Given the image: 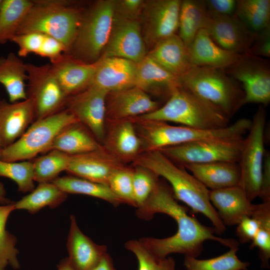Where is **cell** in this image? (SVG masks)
Masks as SVG:
<instances>
[{
  "label": "cell",
  "instance_id": "obj_32",
  "mask_svg": "<svg viewBox=\"0 0 270 270\" xmlns=\"http://www.w3.org/2000/svg\"><path fill=\"white\" fill-rule=\"evenodd\" d=\"M66 194H85L104 200L116 207L122 202L108 186L74 176L58 177L52 182Z\"/></svg>",
  "mask_w": 270,
  "mask_h": 270
},
{
  "label": "cell",
  "instance_id": "obj_13",
  "mask_svg": "<svg viewBox=\"0 0 270 270\" xmlns=\"http://www.w3.org/2000/svg\"><path fill=\"white\" fill-rule=\"evenodd\" d=\"M180 0L144 1L140 18L145 44L153 47L178 30Z\"/></svg>",
  "mask_w": 270,
  "mask_h": 270
},
{
  "label": "cell",
  "instance_id": "obj_6",
  "mask_svg": "<svg viewBox=\"0 0 270 270\" xmlns=\"http://www.w3.org/2000/svg\"><path fill=\"white\" fill-rule=\"evenodd\" d=\"M181 86L230 119L242 106L244 92L224 70L194 66L180 78Z\"/></svg>",
  "mask_w": 270,
  "mask_h": 270
},
{
  "label": "cell",
  "instance_id": "obj_23",
  "mask_svg": "<svg viewBox=\"0 0 270 270\" xmlns=\"http://www.w3.org/2000/svg\"><path fill=\"white\" fill-rule=\"evenodd\" d=\"M34 120L31 99L8 103L0 101V144L2 148L16 141Z\"/></svg>",
  "mask_w": 270,
  "mask_h": 270
},
{
  "label": "cell",
  "instance_id": "obj_51",
  "mask_svg": "<svg viewBox=\"0 0 270 270\" xmlns=\"http://www.w3.org/2000/svg\"><path fill=\"white\" fill-rule=\"evenodd\" d=\"M92 270H116L111 256L107 252Z\"/></svg>",
  "mask_w": 270,
  "mask_h": 270
},
{
  "label": "cell",
  "instance_id": "obj_22",
  "mask_svg": "<svg viewBox=\"0 0 270 270\" xmlns=\"http://www.w3.org/2000/svg\"><path fill=\"white\" fill-rule=\"evenodd\" d=\"M210 202L225 226L237 225L245 216H251L254 208L239 185L210 190Z\"/></svg>",
  "mask_w": 270,
  "mask_h": 270
},
{
  "label": "cell",
  "instance_id": "obj_35",
  "mask_svg": "<svg viewBox=\"0 0 270 270\" xmlns=\"http://www.w3.org/2000/svg\"><path fill=\"white\" fill-rule=\"evenodd\" d=\"M234 14L250 30L258 33L270 26V0H236Z\"/></svg>",
  "mask_w": 270,
  "mask_h": 270
},
{
  "label": "cell",
  "instance_id": "obj_5",
  "mask_svg": "<svg viewBox=\"0 0 270 270\" xmlns=\"http://www.w3.org/2000/svg\"><path fill=\"white\" fill-rule=\"evenodd\" d=\"M138 118L201 130L225 128L230 125V120L218 109L182 86L171 94L163 106Z\"/></svg>",
  "mask_w": 270,
  "mask_h": 270
},
{
  "label": "cell",
  "instance_id": "obj_52",
  "mask_svg": "<svg viewBox=\"0 0 270 270\" xmlns=\"http://www.w3.org/2000/svg\"><path fill=\"white\" fill-rule=\"evenodd\" d=\"M6 191L4 184L0 182V205H6L14 202L6 198Z\"/></svg>",
  "mask_w": 270,
  "mask_h": 270
},
{
  "label": "cell",
  "instance_id": "obj_31",
  "mask_svg": "<svg viewBox=\"0 0 270 270\" xmlns=\"http://www.w3.org/2000/svg\"><path fill=\"white\" fill-rule=\"evenodd\" d=\"M208 16L205 0L181 1L178 18V36L188 48L198 31L205 29Z\"/></svg>",
  "mask_w": 270,
  "mask_h": 270
},
{
  "label": "cell",
  "instance_id": "obj_41",
  "mask_svg": "<svg viewBox=\"0 0 270 270\" xmlns=\"http://www.w3.org/2000/svg\"><path fill=\"white\" fill-rule=\"evenodd\" d=\"M0 176L8 178L14 181L19 192H31L34 189L32 162H6L0 160Z\"/></svg>",
  "mask_w": 270,
  "mask_h": 270
},
{
  "label": "cell",
  "instance_id": "obj_40",
  "mask_svg": "<svg viewBox=\"0 0 270 270\" xmlns=\"http://www.w3.org/2000/svg\"><path fill=\"white\" fill-rule=\"evenodd\" d=\"M125 248L134 254L138 263V270H176V262L171 256L158 258L154 256L139 240H130L124 244Z\"/></svg>",
  "mask_w": 270,
  "mask_h": 270
},
{
  "label": "cell",
  "instance_id": "obj_25",
  "mask_svg": "<svg viewBox=\"0 0 270 270\" xmlns=\"http://www.w3.org/2000/svg\"><path fill=\"white\" fill-rule=\"evenodd\" d=\"M194 66H206L225 70L242 54L224 50L216 44L205 29L198 31L188 48Z\"/></svg>",
  "mask_w": 270,
  "mask_h": 270
},
{
  "label": "cell",
  "instance_id": "obj_24",
  "mask_svg": "<svg viewBox=\"0 0 270 270\" xmlns=\"http://www.w3.org/2000/svg\"><path fill=\"white\" fill-rule=\"evenodd\" d=\"M66 244L70 264L76 270H92L107 253L105 245L98 244L85 235L78 226L74 215L70 217Z\"/></svg>",
  "mask_w": 270,
  "mask_h": 270
},
{
  "label": "cell",
  "instance_id": "obj_26",
  "mask_svg": "<svg viewBox=\"0 0 270 270\" xmlns=\"http://www.w3.org/2000/svg\"><path fill=\"white\" fill-rule=\"evenodd\" d=\"M147 55L179 78L194 66L188 48L176 34L158 42Z\"/></svg>",
  "mask_w": 270,
  "mask_h": 270
},
{
  "label": "cell",
  "instance_id": "obj_42",
  "mask_svg": "<svg viewBox=\"0 0 270 270\" xmlns=\"http://www.w3.org/2000/svg\"><path fill=\"white\" fill-rule=\"evenodd\" d=\"M133 168L124 166L114 172L108 186L123 202L136 208L132 184Z\"/></svg>",
  "mask_w": 270,
  "mask_h": 270
},
{
  "label": "cell",
  "instance_id": "obj_29",
  "mask_svg": "<svg viewBox=\"0 0 270 270\" xmlns=\"http://www.w3.org/2000/svg\"><path fill=\"white\" fill-rule=\"evenodd\" d=\"M88 130L79 122L66 126L57 134L50 150H56L72 156L102 148V145Z\"/></svg>",
  "mask_w": 270,
  "mask_h": 270
},
{
  "label": "cell",
  "instance_id": "obj_21",
  "mask_svg": "<svg viewBox=\"0 0 270 270\" xmlns=\"http://www.w3.org/2000/svg\"><path fill=\"white\" fill-rule=\"evenodd\" d=\"M104 148L122 164L134 162L142 153V142L131 119L108 124Z\"/></svg>",
  "mask_w": 270,
  "mask_h": 270
},
{
  "label": "cell",
  "instance_id": "obj_1",
  "mask_svg": "<svg viewBox=\"0 0 270 270\" xmlns=\"http://www.w3.org/2000/svg\"><path fill=\"white\" fill-rule=\"evenodd\" d=\"M188 210L178 203L166 181L158 179L147 200L136 208V215L140 219L148 220L158 213L167 214L175 220L178 230L167 238L144 237L139 240L158 258H165L172 254L198 258L203 250L204 242L208 240L217 242L229 248L239 246L234 239L216 236L214 228L203 225L196 218L190 216Z\"/></svg>",
  "mask_w": 270,
  "mask_h": 270
},
{
  "label": "cell",
  "instance_id": "obj_14",
  "mask_svg": "<svg viewBox=\"0 0 270 270\" xmlns=\"http://www.w3.org/2000/svg\"><path fill=\"white\" fill-rule=\"evenodd\" d=\"M108 93L90 85L68 97L65 105L66 109L89 130L102 144L106 133V106Z\"/></svg>",
  "mask_w": 270,
  "mask_h": 270
},
{
  "label": "cell",
  "instance_id": "obj_4",
  "mask_svg": "<svg viewBox=\"0 0 270 270\" xmlns=\"http://www.w3.org/2000/svg\"><path fill=\"white\" fill-rule=\"evenodd\" d=\"M84 10L70 0H32L16 34L36 32L51 36L62 42L68 52Z\"/></svg>",
  "mask_w": 270,
  "mask_h": 270
},
{
  "label": "cell",
  "instance_id": "obj_9",
  "mask_svg": "<svg viewBox=\"0 0 270 270\" xmlns=\"http://www.w3.org/2000/svg\"><path fill=\"white\" fill-rule=\"evenodd\" d=\"M251 121L238 163L240 172L239 186L252 202L259 196L266 152V112L264 106L258 107Z\"/></svg>",
  "mask_w": 270,
  "mask_h": 270
},
{
  "label": "cell",
  "instance_id": "obj_36",
  "mask_svg": "<svg viewBox=\"0 0 270 270\" xmlns=\"http://www.w3.org/2000/svg\"><path fill=\"white\" fill-rule=\"evenodd\" d=\"M239 246H232L226 253L218 256L198 259L184 256V266L186 270H245L250 262L242 261L237 256Z\"/></svg>",
  "mask_w": 270,
  "mask_h": 270
},
{
  "label": "cell",
  "instance_id": "obj_55",
  "mask_svg": "<svg viewBox=\"0 0 270 270\" xmlns=\"http://www.w3.org/2000/svg\"><path fill=\"white\" fill-rule=\"evenodd\" d=\"M2 2V0H0V7H1Z\"/></svg>",
  "mask_w": 270,
  "mask_h": 270
},
{
  "label": "cell",
  "instance_id": "obj_44",
  "mask_svg": "<svg viewBox=\"0 0 270 270\" xmlns=\"http://www.w3.org/2000/svg\"><path fill=\"white\" fill-rule=\"evenodd\" d=\"M44 35L36 32L18 34L14 36L11 41L18 47V56L25 57L30 54H38L43 42Z\"/></svg>",
  "mask_w": 270,
  "mask_h": 270
},
{
  "label": "cell",
  "instance_id": "obj_56",
  "mask_svg": "<svg viewBox=\"0 0 270 270\" xmlns=\"http://www.w3.org/2000/svg\"><path fill=\"white\" fill-rule=\"evenodd\" d=\"M250 270L246 269V270Z\"/></svg>",
  "mask_w": 270,
  "mask_h": 270
},
{
  "label": "cell",
  "instance_id": "obj_53",
  "mask_svg": "<svg viewBox=\"0 0 270 270\" xmlns=\"http://www.w3.org/2000/svg\"><path fill=\"white\" fill-rule=\"evenodd\" d=\"M58 270H76L70 264L68 258L62 260L58 265Z\"/></svg>",
  "mask_w": 270,
  "mask_h": 270
},
{
  "label": "cell",
  "instance_id": "obj_8",
  "mask_svg": "<svg viewBox=\"0 0 270 270\" xmlns=\"http://www.w3.org/2000/svg\"><path fill=\"white\" fill-rule=\"evenodd\" d=\"M76 122H78L76 117L66 108L36 120L19 138L2 148L0 160L6 162L24 160L50 151L60 132Z\"/></svg>",
  "mask_w": 270,
  "mask_h": 270
},
{
  "label": "cell",
  "instance_id": "obj_37",
  "mask_svg": "<svg viewBox=\"0 0 270 270\" xmlns=\"http://www.w3.org/2000/svg\"><path fill=\"white\" fill-rule=\"evenodd\" d=\"M251 216L258 220L259 229L250 242V250L258 248L262 268H270V202L254 205Z\"/></svg>",
  "mask_w": 270,
  "mask_h": 270
},
{
  "label": "cell",
  "instance_id": "obj_57",
  "mask_svg": "<svg viewBox=\"0 0 270 270\" xmlns=\"http://www.w3.org/2000/svg\"></svg>",
  "mask_w": 270,
  "mask_h": 270
},
{
  "label": "cell",
  "instance_id": "obj_18",
  "mask_svg": "<svg viewBox=\"0 0 270 270\" xmlns=\"http://www.w3.org/2000/svg\"><path fill=\"white\" fill-rule=\"evenodd\" d=\"M124 164L101 149L70 156L66 171L77 177L108 186L112 174Z\"/></svg>",
  "mask_w": 270,
  "mask_h": 270
},
{
  "label": "cell",
  "instance_id": "obj_3",
  "mask_svg": "<svg viewBox=\"0 0 270 270\" xmlns=\"http://www.w3.org/2000/svg\"><path fill=\"white\" fill-rule=\"evenodd\" d=\"M133 122L141 140L142 152L200 140L242 138L252 122L248 118H242L225 128L201 130L139 118Z\"/></svg>",
  "mask_w": 270,
  "mask_h": 270
},
{
  "label": "cell",
  "instance_id": "obj_45",
  "mask_svg": "<svg viewBox=\"0 0 270 270\" xmlns=\"http://www.w3.org/2000/svg\"><path fill=\"white\" fill-rule=\"evenodd\" d=\"M258 220L254 216H245L237 224L236 234L238 243L246 244L251 242L259 229Z\"/></svg>",
  "mask_w": 270,
  "mask_h": 270
},
{
  "label": "cell",
  "instance_id": "obj_28",
  "mask_svg": "<svg viewBox=\"0 0 270 270\" xmlns=\"http://www.w3.org/2000/svg\"><path fill=\"white\" fill-rule=\"evenodd\" d=\"M210 190L240 184V172L236 162H217L202 164H186L182 166Z\"/></svg>",
  "mask_w": 270,
  "mask_h": 270
},
{
  "label": "cell",
  "instance_id": "obj_49",
  "mask_svg": "<svg viewBox=\"0 0 270 270\" xmlns=\"http://www.w3.org/2000/svg\"><path fill=\"white\" fill-rule=\"evenodd\" d=\"M205 3L208 12L224 16L234 15L236 6V0H206Z\"/></svg>",
  "mask_w": 270,
  "mask_h": 270
},
{
  "label": "cell",
  "instance_id": "obj_12",
  "mask_svg": "<svg viewBox=\"0 0 270 270\" xmlns=\"http://www.w3.org/2000/svg\"><path fill=\"white\" fill-rule=\"evenodd\" d=\"M226 72L243 86L242 106L250 103L266 106L270 102L269 62L250 54H242Z\"/></svg>",
  "mask_w": 270,
  "mask_h": 270
},
{
  "label": "cell",
  "instance_id": "obj_54",
  "mask_svg": "<svg viewBox=\"0 0 270 270\" xmlns=\"http://www.w3.org/2000/svg\"><path fill=\"white\" fill-rule=\"evenodd\" d=\"M2 150V148L1 145L0 144V158H1Z\"/></svg>",
  "mask_w": 270,
  "mask_h": 270
},
{
  "label": "cell",
  "instance_id": "obj_39",
  "mask_svg": "<svg viewBox=\"0 0 270 270\" xmlns=\"http://www.w3.org/2000/svg\"><path fill=\"white\" fill-rule=\"evenodd\" d=\"M70 158V155L56 150L37 158L32 162L34 181L52 182L60 172L66 170Z\"/></svg>",
  "mask_w": 270,
  "mask_h": 270
},
{
  "label": "cell",
  "instance_id": "obj_48",
  "mask_svg": "<svg viewBox=\"0 0 270 270\" xmlns=\"http://www.w3.org/2000/svg\"><path fill=\"white\" fill-rule=\"evenodd\" d=\"M249 54L259 56H270V26L256 33Z\"/></svg>",
  "mask_w": 270,
  "mask_h": 270
},
{
  "label": "cell",
  "instance_id": "obj_11",
  "mask_svg": "<svg viewBox=\"0 0 270 270\" xmlns=\"http://www.w3.org/2000/svg\"><path fill=\"white\" fill-rule=\"evenodd\" d=\"M28 74V98L34 108V120L63 109L68 97L53 72L50 64H26Z\"/></svg>",
  "mask_w": 270,
  "mask_h": 270
},
{
  "label": "cell",
  "instance_id": "obj_38",
  "mask_svg": "<svg viewBox=\"0 0 270 270\" xmlns=\"http://www.w3.org/2000/svg\"><path fill=\"white\" fill-rule=\"evenodd\" d=\"M14 202L0 206V270H6L8 266L14 269L20 268L17 258L18 250L16 248V236L6 230L8 218L15 210Z\"/></svg>",
  "mask_w": 270,
  "mask_h": 270
},
{
  "label": "cell",
  "instance_id": "obj_15",
  "mask_svg": "<svg viewBox=\"0 0 270 270\" xmlns=\"http://www.w3.org/2000/svg\"><path fill=\"white\" fill-rule=\"evenodd\" d=\"M146 54L139 20L115 12L111 33L100 57H118L138 63Z\"/></svg>",
  "mask_w": 270,
  "mask_h": 270
},
{
  "label": "cell",
  "instance_id": "obj_43",
  "mask_svg": "<svg viewBox=\"0 0 270 270\" xmlns=\"http://www.w3.org/2000/svg\"><path fill=\"white\" fill-rule=\"evenodd\" d=\"M159 179L155 174L144 167L134 166L132 184L136 208L147 200Z\"/></svg>",
  "mask_w": 270,
  "mask_h": 270
},
{
  "label": "cell",
  "instance_id": "obj_10",
  "mask_svg": "<svg viewBox=\"0 0 270 270\" xmlns=\"http://www.w3.org/2000/svg\"><path fill=\"white\" fill-rule=\"evenodd\" d=\"M244 142L240 139L197 140L159 150L178 166L217 162H238Z\"/></svg>",
  "mask_w": 270,
  "mask_h": 270
},
{
  "label": "cell",
  "instance_id": "obj_30",
  "mask_svg": "<svg viewBox=\"0 0 270 270\" xmlns=\"http://www.w3.org/2000/svg\"><path fill=\"white\" fill-rule=\"evenodd\" d=\"M19 57L13 52L0 57V84L4 87L11 103L28 98L26 64Z\"/></svg>",
  "mask_w": 270,
  "mask_h": 270
},
{
  "label": "cell",
  "instance_id": "obj_47",
  "mask_svg": "<svg viewBox=\"0 0 270 270\" xmlns=\"http://www.w3.org/2000/svg\"><path fill=\"white\" fill-rule=\"evenodd\" d=\"M144 0H115L116 12L127 18L138 20L140 17Z\"/></svg>",
  "mask_w": 270,
  "mask_h": 270
},
{
  "label": "cell",
  "instance_id": "obj_27",
  "mask_svg": "<svg viewBox=\"0 0 270 270\" xmlns=\"http://www.w3.org/2000/svg\"><path fill=\"white\" fill-rule=\"evenodd\" d=\"M134 86L146 92L168 96L182 86L179 78L172 74L148 55L137 63Z\"/></svg>",
  "mask_w": 270,
  "mask_h": 270
},
{
  "label": "cell",
  "instance_id": "obj_20",
  "mask_svg": "<svg viewBox=\"0 0 270 270\" xmlns=\"http://www.w3.org/2000/svg\"><path fill=\"white\" fill-rule=\"evenodd\" d=\"M53 72L68 98L92 84L96 62L86 63L64 53L50 64Z\"/></svg>",
  "mask_w": 270,
  "mask_h": 270
},
{
  "label": "cell",
  "instance_id": "obj_7",
  "mask_svg": "<svg viewBox=\"0 0 270 270\" xmlns=\"http://www.w3.org/2000/svg\"><path fill=\"white\" fill-rule=\"evenodd\" d=\"M116 12L115 0H100L84 10L68 52L86 63L101 56L108 40Z\"/></svg>",
  "mask_w": 270,
  "mask_h": 270
},
{
  "label": "cell",
  "instance_id": "obj_50",
  "mask_svg": "<svg viewBox=\"0 0 270 270\" xmlns=\"http://www.w3.org/2000/svg\"><path fill=\"white\" fill-rule=\"evenodd\" d=\"M262 202H270V154L266 150L259 194Z\"/></svg>",
  "mask_w": 270,
  "mask_h": 270
},
{
  "label": "cell",
  "instance_id": "obj_33",
  "mask_svg": "<svg viewBox=\"0 0 270 270\" xmlns=\"http://www.w3.org/2000/svg\"><path fill=\"white\" fill-rule=\"evenodd\" d=\"M67 196L68 194L52 182H40L30 194L14 202V208L34 214L46 206L57 207L66 200Z\"/></svg>",
  "mask_w": 270,
  "mask_h": 270
},
{
  "label": "cell",
  "instance_id": "obj_16",
  "mask_svg": "<svg viewBox=\"0 0 270 270\" xmlns=\"http://www.w3.org/2000/svg\"><path fill=\"white\" fill-rule=\"evenodd\" d=\"M208 12L205 30L214 42L227 50L249 54L256 33L250 30L234 14L224 16Z\"/></svg>",
  "mask_w": 270,
  "mask_h": 270
},
{
  "label": "cell",
  "instance_id": "obj_19",
  "mask_svg": "<svg viewBox=\"0 0 270 270\" xmlns=\"http://www.w3.org/2000/svg\"><path fill=\"white\" fill-rule=\"evenodd\" d=\"M137 63L118 57H100L91 85L108 92L134 86Z\"/></svg>",
  "mask_w": 270,
  "mask_h": 270
},
{
  "label": "cell",
  "instance_id": "obj_34",
  "mask_svg": "<svg viewBox=\"0 0 270 270\" xmlns=\"http://www.w3.org/2000/svg\"><path fill=\"white\" fill-rule=\"evenodd\" d=\"M32 4L31 0H2L0 10V44L11 41L16 34Z\"/></svg>",
  "mask_w": 270,
  "mask_h": 270
},
{
  "label": "cell",
  "instance_id": "obj_17",
  "mask_svg": "<svg viewBox=\"0 0 270 270\" xmlns=\"http://www.w3.org/2000/svg\"><path fill=\"white\" fill-rule=\"evenodd\" d=\"M159 107L147 92L135 86L110 92L106 98V124L136 118Z\"/></svg>",
  "mask_w": 270,
  "mask_h": 270
},
{
  "label": "cell",
  "instance_id": "obj_2",
  "mask_svg": "<svg viewBox=\"0 0 270 270\" xmlns=\"http://www.w3.org/2000/svg\"><path fill=\"white\" fill-rule=\"evenodd\" d=\"M133 162L134 166L146 168L168 182L175 198L194 212L206 216L213 224L216 234L225 232L226 226L210 200V190L184 168L174 162L159 150L142 152Z\"/></svg>",
  "mask_w": 270,
  "mask_h": 270
},
{
  "label": "cell",
  "instance_id": "obj_46",
  "mask_svg": "<svg viewBox=\"0 0 270 270\" xmlns=\"http://www.w3.org/2000/svg\"><path fill=\"white\" fill-rule=\"evenodd\" d=\"M66 52V48L62 42L45 34L42 45L36 54L48 58L52 63Z\"/></svg>",
  "mask_w": 270,
  "mask_h": 270
}]
</instances>
